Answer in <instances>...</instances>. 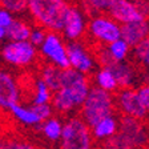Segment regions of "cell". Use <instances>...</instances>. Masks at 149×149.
I'll return each instance as SVG.
<instances>
[{"label":"cell","mask_w":149,"mask_h":149,"mask_svg":"<svg viewBox=\"0 0 149 149\" xmlns=\"http://www.w3.org/2000/svg\"><path fill=\"white\" fill-rule=\"evenodd\" d=\"M29 11L37 23L49 31H61L69 6L65 0H29Z\"/></svg>","instance_id":"obj_1"},{"label":"cell","mask_w":149,"mask_h":149,"mask_svg":"<svg viewBox=\"0 0 149 149\" xmlns=\"http://www.w3.org/2000/svg\"><path fill=\"white\" fill-rule=\"evenodd\" d=\"M113 109L115 100L112 93L100 87H93L81 105V118L91 128H93L102 118L112 116Z\"/></svg>","instance_id":"obj_2"},{"label":"cell","mask_w":149,"mask_h":149,"mask_svg":"<svg viewBox=\"0 0 149 149\" xmlns=\"http://www.w3.org/2000/svg\"><path fill=\"white\" fill-rule=\"evenodd\" d=\"M92 128L83 118H69L63 125L60 149H92Z\"/></svg>","instance_id":"obj_3"},{"label":"cell","mask_w":149,"mask_h":149,"mask_svg":"<svg viewBox=\"0 0 149 149\" xmlns=\"http://www.w3.org/2000/svg\"><path fill=\"white\" fill-rule=\"evenodd\" d=\"M61 88L67 89L72 96L76 107H80L84 104L89 93V81L84 76L83 72L74 68L63 69V79H61Z\"/></svg>","instance_id":"obj_4"},{"label":"cell","mask_w":149,"mask_h":149,"mask_svg":"<svg viewBox=\"0 0 149 149\" xmlns=\"http://www.w3.org/2000/svg\"><path fill=\"white\" fill-rule=\"evenodd\" d=\"M3 59L16 67L29 65L36 57V49L31 41H11L3 48Z\"/></svg>","instance_id":"obj_5"},{"label":"cell","mask_w":149,"mask_h":149,"mask_svg":"<svg viewBox=\"0 0 149 149\" xmlns=\"http://www.w3.org/2000/svg\"><path fill=\"white\" fill-rule=\"evenodd\" d=\"M117 105L124 115L134 117L140 121L148 118L149 116V111L140 99L139 91L130 89V88L121 89L117 93Z\"/></svg>","instance_id":"obj_6"},{"label":"cell","mask_w":149,"mask_h":149,"mask_svg":"<svg viewBox=\"0 0 149 149\" xmlns=\"http://www.w3.org/2000/svg\"><path fill=\"white\" fill-rule=\"evenodd\" d=\"M89 31L93 37H96L102 43L111 44L121 39V28L111 19L104 16H99L91 20Z\"/></svg>","instance_id":"obj_7"},{"label":"cell","mask_w":149,"mask_h":149,"mask_svg":"<svg viewBox=\"0 0 149 149\" xmlns=\"http://www.w3.org/2000/svg\"><path fill=\"white\" fill-rule=\"evenodd\" d=\"M41 51L48 59L52 60L53 64L59 65L61 69L71 68V63H69V57L67 53V47L63 45L57 35L52 33V32L47 33V39L41 45Z\"/></svg>","instance_id":"obj_8"},{"label":"cell","mask_w":149,"mask_h":149,"mask_svg":"<svg viewBox=\"0 0 149 149\" xmlns=\"http://www.w3.org/2000/svg\"><path fill=\"white\" fill-rule=\"evenodd\" d=\"M118 133L123 134L125 139L132 144L133 148L141 146L146 143V134L144 130L141 121L130 116H121L120 118V127H118Z\"/></svg>","instance_id":"obj_9"},{"label":"cell","mask_w":149,"mask_h":149,"mask_svg":"<svg viewBox=\"0 0 149 149\" xmlns=\"http://www.w3.org/2000/svg\"><path fill=\"white\" fill-rule=\"evenodd\" d=\"M108 12L111 17H113L115 20L123 23V24L145 20V17L140 13L137 7L134 6V3L129 0H116L108 9Z\"/></svg>","instance_id":"obj_10"},{"label":"cell","mask_w":149,"mask_h":149,"mask_svg":"<svg viewBox=\"0 0 149 149\" xmlns=\"http://www.w3.org/2000/svg\"><path fill=\"white\" fill-rule=\"evenodd\" d=\"M15 79L8 72H1L0 74V105L3 109H9L17 104L20 99V91Z\"/></svg>","instance_id":"obj_11"},{"label":"cell","mask_w":149,"mask_h":149,"mask_svg":"<svg viewBox=\"0 0 149 149\" xmlns=\"http://www.w3.org/2000/svg\"><path fill=\"white\" fill-rule=\"evenodd\" d=\"M121 39L125 40L129 47H136L141 41L149 36V20H141V22L125 23L121 25Z\"/></svg>","instance_id":"obj_12"},{"label":"cell","mask_w":149,"mask_h":149,"mask_svg":"<svg viewBox=\"0 0 149 149\" xmlns=\"http://www.w3.org/2000/svg\"><path fill=\"white\" fill-rule=\"evenodd\" d=\"M67 53H68L69 63H71L72 68L77 69V71L83 72V73H88V72L92 71L93 67L92 59L79 43L68 44L67 45Z\"/></svg>","instance_id":"obj_13"},{"label":"cell","mask_w":149,"mask_h":149,"mask_svg":"<svg viewBox=\"0 0 149 149\" xmlns=\"http://www.w3.org/2000/svg\"><path fill=\"white\" fill-rule=\"evenodd\" d=\"M64 31L67 33V36L69 39H72V40L79 39L81 36V33L84 31V22H83V16L80 15L77 8L69 7L67 20H65Z\"/></svg>","instance_id":"obj_14"},{"label":"cell","mask_w":149,"mask_h":149,"mask_svg":"<svg viewBox=\"0 0 149 149\" xmlns=\"http://www.w3.org/2000/svg\"><path fill=\"white\" fill-rule=\"evenodd\" d=\"M41 80L49 87V89L52 92H56L61 88V79H63V69L59 65L51 64L47 63L44 64V67L41 68Z\"/></svg>","instance_id":"obj_15"},{"label":"cell","mask_w":149,"mask_h":149,"mask_svg":"<svg viewBox=\"0 0 149 149\" xmlns=\"http://www.w3.org/2000/svg\"><path fill=\"white\" fill-rule=\"evenodd\" d=\"M107 68L115 74V77H116V80H117L120 88L124 89V88L130 87L132 80H133V72H132L130 67H128V65L124 64L123 61L115 60V61H112Z\"/></svg>","instance_id":"obj_16"},{"label":"cell","mask_w":149,"mask_h":149,"mask_svg":"<svg viewBox=\"0 0 149 149\" xmlns=\"http://www.w3.org/2000/svg\"><path fill=\"white\" fill-rule=\"evenodd\" d=\"M31 28L20 20H13L6 29V37L11 41H25L31 37Z\"/></svg>","instance_id":"obj_17"},{"label":"cell","mask_w":149,"mask_h":149,"mask_svg":"<svg viewBox=\"0 0 149 149\" xmlns=\"http://www.w3.org/2000/svg\"><path fill=\"white\" fill-rule=\"evenodd\" d=\"M9 112H11V115H12L16 120L23 123V124H25V125L41 124V120L39 118V116H37L31 108L29 109L24 108V107H22L19 102L11 107V108H9Z\"/></svg>","instance_id":"obj_18"},{"label":"cell","mask_w":149,"mask_h":149,"mask_svg":"<svg viewBox=\"0 0 149 149\" xmlns=\"http://www.w3.org/2000/svg\"><path fill=\"white\" fill-rule=\"evenodd\" d=\"M117 121L116 118H113L112 116L102 118L101 121H99L95 127L92 128V132L95 134V137L97 139H109V137L115 136L117 133Z\"/></svg>","instance_id":"obj_19"},{"label":"cell","mask_w":149,"mask_h":149,"mask_svg":"<svg viewBox=\"0 0 149 149\" xmlns=\"http://www.w3.org/2000/svg\"><path fill=\"white\" fill-rule=\"evenodd\" d=\"M52 105L59 112H69L76 107V104H74L73 99H72L68 91L64 89V88H60L59 91L53 92Z\"/></svg>","instance_id":"obj_20"},{"label":"cell","mask_w":149,"mask_h":149,"mask_svg":"<svg viewBox=\"0 0 149 149\" xmlns=\"http://www.w3.org/2000/svg\"><path fill=\"white\" fill-rule=\"evenodd\" d=\"M96 80H97L99 87L108 91V92H115V91H117L118 88H120L117 80H116V77H115V74L112 73L108 68L100 69L96 74Z\"/></svg>","instance_id":"obj_21"},{"label":"cell","mask_w":149,"mask_h":149,"mask_svg":"<svg viewBox=\"0 0 149 149\" xmlns=\"http://www.w3.org/2000/svg\"><path fill=\"white\" fill-rule=\"evenodd\" d=\"M44 134L47 136V139L52 140V141H57V140L61 139L63 134V124L60 123L57 118H52L51 117L49 120H47L43 125Z\"/></svg>","instance_id":"obj_22"},{"label":"cell","mask_w":149,"mask_h":149,"mask_svg":"<svg viewBox=\"0 0 149 149\" xmlns=\"http://www.w3.org/2000/svg\"><path fill=\"white\" fill-rule=\"evenodd\" d=\"M52 91L49 89V87L44 83L43 80L36 81V95L33 99V104H49V101H52V96L51 95Z\"/></svg>","instance_id":"obj_23"},{"label":"cell","mask_w":149,"mask_h":149,"mask_svg":"<svg viewBox=\"0 0 149 149\" xmlns=\"http://www.w3.org/2000/svg\"><path fill=\"white\" fill-rule=\"evenodd\" d=\"M128 49H129V44L123 39H118V40L109 44V51H111L112 56L115 57V60H117V61H123L127 57Z\"/></svg>","instance_id":"obj_24"},{"label":"cell","mask_w":149,"mask_h":149,"mask_svg":"<svg viewBox=\"0 0 149 149\" xmlns=\"http://www.w3.org/2000/svg\"><path fill=\"white\" fill-rule=\"evenodd\" d=\"M0 149H37L29 141H25V140H20L16 139V137H3L1 140V148Z\"/></svg>","instance_id":"obj_25"},{"label":"cell","mask_w":149,"mask_h":149,"mask_svg":"<svg viewBox=\"0 0 149 149\" xmlns=\"http://www.w3.org/2000/svg\"><path fill=\"white\" fill-rule=\"evenodd\" d=\"M134 57L144 65L149 67V36L134 47Z\"/></svg>","instance_id":"obj_26"},{"label":"cell","mask_w":149,"mask_h":149,"mask_svg":"<svg viewBox=\"0 0 149 149\" xmlns=\"http://www.w3.org/2000/svg\"><path fill=\"white\" fill-rule=\"evenodd\" d=\"M3 9L12 13H20L29 7V0H1Z\"/></svg>","instance_id":"obj_27"},{"label":"cell","mask_w":149,"mask_h":149,"mask_svg":"<svg viewBox=\"0 0 149 149\" xmlns=\"http://www.w3.org/2000/svg\"><path fill=\"white\" fill-rule=\"evenodd\" d=\"M29 108L39 116L41 123L49 120V118L52 117V108H51L49 104H32Z\"/></svg>","instance_id":"obj_28"},{"label":"cell","mask_w":149,"mask_h":149,"mask_svg":"<svg viewBox=\"0 0 149 149\" xmlns=\"http://www.w3.org/2000/svg\"><path fill=\"white\" fill-rule=\"evenodd\" d=\"M84 1L96 11H105L111 8L116 0H84Z\"/></svg>","instance_id":"obj_29"},{"label":"cell","mask_w":149,"mask_h":149,"mask_svg":"<svg viewBox=\"0 0 149 149\" xmlns=\"http://www.w3.org/2000/svg\"><path fill=\"white\" fill-rule=\"evenodd\" d=\"M45 39H47V35H45V31H44V29H35V31H32V33H31L29 41H31L35 47H40L44 44Z\"/></svg>","instance_id":"obj_30"},{"label":"cell","mask_w":149,"mask_h":149,"mask_svg":"<svg viewBox=\"0 0 149 149\" xmlns=\"http://www.w3.org/2000/svg\"><path fill=\"white\" fill-rule=\"evenodd\" d=\"M133 3L140 11V13L146 20H149V0H133Z\"/></svg>","instance_id":"obj_31"},{"label":"cell","mask_w":149,"mask_h":149,"mask_svg":"<svg viewBox=\"0 0 149 149\" xmlns=\"http://www.w3.org/2000/svg\"><path fill=\"white\" fill-rule=\"evenodd\" d=\"M12 22H13V19L11 16V12H8L6 9H1V12H0V28L7 29Z\"/></svg>","instance_id":"obj_32"},{"label":"cell","mask_w":149,"mask_h":149,"mask_svg":"<svg viewBox=\"0 0 149 149\" xmlns=\"http://www.w3.org/2000/svg\"><path fill=\"white\" fill-rule=\"evenodd\" d=\"M140 99L143 101V104L145 105V108L149 111V84H145L139 89Z\"/></svg>","instance_id":"obj_33"}]
</instances>
